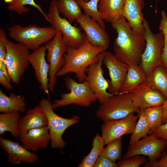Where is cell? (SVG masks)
I'll use <instances>...</instances> for the list:
<instances>
[{
  "instance_id": "cell-40",
  "label": "cell",
  "mask_w": 167,
  "mask_h": 167,
  "mask_svg": "<svg viewBox=\"0 0 167 167\" xmlns=\"http://www.w3.org/2000/svg\"><path fill=\"white\" fill-rule=\"evenodd\" d=\"M162 18L159 27V30L162 32L167 31V15L164 10L161 11Z\"/></svg>"
},
{
  "instance_id": "cell-19",
  "label": "cell",
  "mask_w": 167,
  "mask_h": 167,
  "mask_svg": "<svg viewBox=\"0 0 167 167\" xmlns=\"http://www.w3.org/2000/svg\"><path fill=\"white\" fill-rule=\"evenodd\" d=\"M145 5L144 0H124L122 16L124 17L131 28L144 36L145 19L142 10Z\"/></svg>"
},
{
  "instance_id": "cell-9",
  "label": "cell",
  "mask_w": 167,
  "mask_h": 167,
  "mask_svg": "<svg viewBox=\"0 0 167 167\" xmlns=\"http://www.w3.org/2000/svg\"><path fill=\"white\" fill-rule=\"evenodd\" d=\"M47 15L51 26L62 33L67 47H77L85 41L87 37L84 33L72 25L66 19L61 17L57 10L56 0L51 1Z\"/></svg>"
},
{
  "instance_id": "cell-13",
  "label": "cell",
  "mask_w": 167,
  "mask_h": 167,
  "mask_svg": "<svg viewBox=\"0 0 167 167\" xmlns=\"http://www.w3.org/2000/svg\"><path fill=\"white\" fill-rule=\"evenodd\" d=\"M139 115L131 113L125 118L104 122L101 126V136L106 145L112 140L127 134H131Z\"/></svg>"
},
{
  "instance_id": "cell-39",
  "label": "cell",
  "mask_w": 167,
  "mask_h": 167,
  "mask_svg": "<svg viewBox=\"0 0 167 167\" xmlns=\"http://www.w3.org/2000/svg\"><path fill=\"white\" fill-rule=\"evenodd\" d=\"M162 32L164 36L165 42L161 55V61L167 68V31Z\"/></svg>"
},
{
  "instance_id": "cell-35",
  "label": "cell",
  "mask_w": 167,
  "mask_h": 167,
  "mask_svg": "<svg viewBox=\"0 0 167 167\" xmlns=\"http://www.w3.org/2000/svg\"><path fill=\"white\" fill-rule=\"evenodd\" d=\"M146 159L141 155H138L126 159H121L117 163L119 167H139L145 163Z\"/></svg>"
},
{
  "instance_id": "cell-28",
  "label": "cell",
  "mask_w": 167,
  "mask_h": 167,
  "mask_svg": "<svg viewBox=\"0 0 167 167\" xmlns=\"http://www.w3.org/2000/svg\"><path fill=\"white\" fill-rule=\"evenodd\" d=\"M104 141L101 136L96 134L93 137L92 148L86 156L84 157L79 167H93V166L105 145Z\"/></svg>"
},
{
  "instance_id": "cell-6",
  "label": "cell",
  "mask_w": 167,
  "mask_h": 167,
  "mask_svg": "<svg viewBox=\"0 0 167 167\" xmlns=\"http://www.w3.org/2000/svg\"><path fill=\"white\" fill-rule=\"evenodd\" d=\"M64 82L70 92L63 93L60 99L54 101L52 104L54 109L72 104L88 107L93 102L98 100L86 81L77 82L73 79L67 77Z\"/></svg>"
},
{
  "instance_id": "cell-43",
  "label": "cell",
  "mask_w": 167,
  "mask_h": 167,
  "mask_svg": "<svg viewBox=\"0 0 167 167\" xmlns=\"http://www.w3.org/2000/svg\"><path fill=\"white\" fill-rule=\"evenodd\" d=\"M5 3L9 4L13 2V0H3Z\"/></svg>"
},
{
  "instance_id": "cell-33",
  "label": "cell",
  "mask_w": 167,
  "mask_h": 167,
  "mask_svg": "<svg viewBox=\"0 0 167 167\" xmlns=\"http://www.w3.org/2000/svg\"><path fill=\"white\" fill-rule=\"evenodd\" d=\"M6 32L2 28H0V70L6 75L11 82V79L8 75L5 62L7 51L6 43L8 41Z\"/></svg>"
},
{
  "instance_id": "cell-38",
  "label": "cell",
  "mask_w": 167,
  "mask_h": 167,
  "mask_svg": "<svg viewBox=\"0 0 167 167\" xmlns=\"http://www.w3.org/2000/svg\"><path fill=\"white\" fill-rule=\"evenodd\" d=\"M150 165L152 167H167V153L164 151L160 159L158 161L150 163Z\"/></svg>"
},
{
  "instance_id": "cell-25",
  "label": "cell",
  "mask_w": 167,
  "mask_h": 167,
  "mask_svg": "<svg viewBox=\"0 0 167 167\" xmlns=\"http://www.w3.org/2000/svg\"><path fill=\"white\" fill-rule=\"evenodd\" d=\"M147 81L167 97V68L162 61L147 75Z\"/></svg>"
},
{
  "instance_id": "cell-31",
  "label": "cell",
  "mask_w": 167,
  "mask_h": 167,
  "mask_svg": "<svg viewBox=\"0 0 167 167\" xmlns=\"http://www.w3.org/2000/svg\"><path fill=\"white\" fill-rule=\"evenodd\" d=\"M106 145L105 148H103L100 156L105 157L114 162L121 160L122 152V137L114 139Z\"/></svg>"
},
{
  "instance_id": "cell-24",
  "label": "cell",
  "mask_w": 167,
  "mask_h": 167,
  "mask_svg": "<svg viewBox=\"0 0 167 167\" xmlns=\"http://www.w3.org/2000/svg\"><path fill=\"white\" fill-rule=\"evenodd\" d=\"M26 105L24 96L14 93H11L8 96L0 89V112L1 113L17 112L24 113Z\"/></svg>"
},
{
  "instance_id": "cell-4",
  "label": "cell",
  "mask_w": 167,
  "mask_h": 167,
  "mask_svg": "<svg viewBox=\"0 0 167 167\" xmlns=\"http://www.w3.org/2000/svg\"><path fill=\"white\" fill-rule=\"evenodd\" d=\"M39 105L47 117L51 147L53 148H64L67 143L62 138L63 134L68 127L78 122L79 117L74 115L71 118L68 119L59 116L54 111L52 103L48 99H41Z\"/></svg>"
},
{
  "instance_id": "cell-37",
  "label": "cell",
  "mask_w": 167,
  "mask_h": 167,
  "mask_svg": "<svg viewBox=\"0 0 167 167\" xmlns=\"http://www.w3.org/2000/svg\"><path fill=\"white\" fill-rule=\"evenodd\" d=\"M151 133H154L158 138L167 141V122L151 130Z\"/></svg>"
},
{
  "instance_id": "cell-41",
  "label": "cell",
  "mask_w": 167,
  "mask_h": 167,
  "mask_svg": "<svg viewBox=\"0 0 167 167\" xmlns=\"http://www.w3.org/2000/svg\"><path fill=\"white\" fill-rule=\"evenodd\" d=\"M6 75L3 72L0 70V83L3 87L7 89H12L13 88L10 84Z\"/></svg>"
},
{
  "instance_id": "cell-16",
  "label": "cell",
  "mask_w": 167,
  "mask_h": 167,
  "mask_svg": "<svg viewBox=\"0 0 167 167\" xmlns=\"http://www.w3.org/2000/svg\"><path fill=\"white\" fill-rule=\"evenodd\" d=\"M76 21L93 45L108 49L110 41L109 36L105 29L96 20L83 13Z\"/></svg>"
},
{
  "instance_id": "cell-22",
  "label": "cell",
  "mask_w": 167,
  "mask_h": 167,
  "mask_svg": "<svg viewBox=\"0 0 167 167\" xmlns=\"http://www.w3.org/2000/svg\"><path fill=\"white\" fill-rule=\"evenodd\" d=\"M126 75L119 93H130L147 80V76L139 65H129Z\"/></svg>"
},
{
  "instance_id": "cell-5",
  "label": "cell",
  "mask_w": 167,
  "mask_h": 167,
  "mask_svg": "<svg viewBox=\"0 0 167 167\" xmlns=\"http://www.w3.org/2000/svg\"><path fill=\"white\" fill-rule=\"evenodd\" d=\"M140 111L134 105L130 93H118L113 94L101 104L96 114L104 122L120 119L135 112L139 114Z\"/></svg>"
},
{
  "instance_id": "cell-36",
  "label": "cell",
  "mask_w": 167,
  "mask_h": 167,
  "mask_svg": "<svg viewBox=\"0 0 167 167\" xmlns=\"http://www.w3.org/2000/svg\"><path fill=\"white\" fill-rule=\"evenodd\" d=\"M118 164L108 158L99 156L97 158L93 167H117Z\"/></svg>"
},
{
  "instance_id": "cell-42",
  "label": "cell",
  "mask_w": 167,
  "mask_h": 167,
  "mask_svg": "<svg viewBox=\"0 0 167 167\" xmlns=\"http://www.w3.org/2000/svg\"><path fill=\"white\" fill-rule=\"evenodd\" d=\"M163 124L167 122V97L162 105Z\"/></svg>"
},
{
  "instance_id": "cell-7",
  "label": "cell",
  "mask_w": 167,
  "mask_h": 167,
  "mask_svg": "<svg viewBox=\"0 0 167 167\" xmlns=\"http://www.w3.org/2000/svg\"><path fill=\"white\" fill-rule=\"evenodd\" d=\"M143 24L146 45L139 66L147 76L161 62L165 39L162 32L156 34L152 32L148 22L145 19Z\"/></svg>"
},
{
  "instance_id": "cell-12",
  "label": "cell",
  "mask_w": 167,
  "mask_h": 167,
  "mask_svg": "<svg viewBox=\"0 0 167 167\" xmlns=\"http://www.w3.org/2000/svg\"><path fill=\"white\" fill-rule=\"evenodd\" d=\"M104 52L100 54L98 61L90 65L87 69L86 81L88 83L92 91L96 95L100 103L105 101L114 94L108 92V80L103 76L102 68Z\"/></svg>"
},
{
  "instance_id": "cell-10",
  "label": "cell",
  "mask_w": 167,
  "mask_h": 167,
  "mask_svg": "<svg viewBox=\"0 0 167 167\" xmlns=\"http://www.w3.org/2000/svg\"><path fill=\"white\" fill-rule=\"evenodd\" d=\"M47 49L46 58L49 64V90L54 91L57 81V74L65 63L64 55L67 48L61 32L57 30L53 38L45 45Z\"/></svg>"
},
{
  "instance_id": "cell-32",
  "label": "cell",
  "mask_w": 167,
  "mask_h": 167,
  "mask_svg": "<svg viewBox=\"0 0 167 167\" xmlns=\"http://www.w3.org/2000/svg\"><path fill=\"white\" fill-rule=\"evenodd\" d=\"M143 110L150 129V131L163 124L162 105L149 107Z\"/></svg>"
},
{
  "instance_id": "cell-45",
  "label": "cell",
  "mask_w": 167,
  "mask_h": 167,
  "mask_svg": "<svg viewBox=\"0 0 167 167\" xmlns=\"http://www.w3.org/2000/svg\"><path fill=\"white\" fill-rule=\"evenodd\" d=\"M167 153V149H166V152Z\"/></svg>"
},
{
  "instance_id": "cell-23",
  "label": "cell",
  "mask_w": 167,
  "mask_h": 167,
  "mask_svg": "<svg viewBox=\"0 0 167 167\" xmlns=\"http://www.w3.org/2000/svg\"><path fill=\"white\" fill-rule=\"evenodd\" d=\"M124 0H99L98 9L102 19L111 23L122 16Z\"/></svg>"
},
{
  "instance_id": "cell-34",
  "label": "cell",
  "mask_w": 167,
  "mask_h": 167,
  "mask_svg": "<svg viewBox=\"0 0 167 167\" xmlns=\"http://www.w3.org/2000/svg\"><path fill=\"white\" fill-rule=\"evenodd\" d=\"M13 8L16 11L20 12H24L27 10L25 6L28 5L37 9L41 13H44L41 6L36 3L34 0H13L11 3Z\"/></svg>"
},
{
  "instance_id": "cell-44",
  "label": "cell",
  "mask_w": 167,
  "mask_h": 167,
  "mask_svg": "<svg viewBox=\"0 0 167 167\" xmlns=\"http://www.w3.org/2000/svg\"><path fill=\"white\" fill-rule=\"evenodd\" d=\"M84 0V1H88L89 0Z\"/></svg>"
},
{
  "instance_id": "cell-3",
  "label": "cell",
  "mask_w": 167,
  "mask_h": 167,
  "mask_svg": "<svg viewBox=\"0 0 167 167\" xmlns=\"http://www.w3.org/2000/svg\"><path fill=\"white\" fill-rule=\"evenodd\" d=\"M8 30L11 38L33 51L52 39L57 31L51 26L41 27L35 24L25 27L14 25Z\"/></svg>"
},
{
  "instance_id": "cell-20",
  "label": "cell",
  "mask_w": 167,
  "mask_h": 167,
  "mask_svg": "<svg viewBox=\"0 0 167 167\" xmlns=\"http://www.w3.org/2000/svg\"><path fill=\"white\" fill-rule=\"evenodd\" d=\"M21 144L32 152L46 148L50 141L47 126L30 130L19 136Z\"/></svg>"
},
{
  "instance_id": "cell-15",
  "label": "cell",
  "mask_w": 167,
  "mask_h": 167,
  "mask_svg": "<svg viewBox=\"0 0 167 167\" xmlns=\"http://www.w3.org/2000/svg\"><path fill=\"white\" fill-rule=\"evenodd\" d=\"M103 63L108 69L110 77V80H108L109 92L118 93L127 72L128 65L106 51L104 52Z\"/></svg>"
},
{
  "instance_id": "cell-1",
  "label": "cell",
  "mask_w": 167,
  "mask_h": 167,
  "mask_svg": "<svg viewBox=\"0 0 167 167\" xmlns=\"http://www.w3.org/2000/svg\"><path fill=\"white\" fill-rule=\"evenodd\" d=\"M111 24L117 34L113 45L114 56L128 66L139 65L146 45L144 36L133 30L123 16Z\"/></svg>"
},
{
  "instance_id": "cell-8",
  "label": "cell",
  "mask_w": 167,
  "mask_h": 167,
  "mask_svg": "<svg viewBox=\"0 0 167 167\" xmlns=\"http://www.w3.org/2000/svg\"><path fill=\"white\" fill-rule=\"evenodd\" d=\"M5 62L11 81L18 84L28 68L29 49L21 43L8 40L6 43Z\"/></svg>"
},
{
  "instance_id": "cell-29",
  "label": "cell",
  "mask_w": 167,
  "mask_h": 167,
  "mask_svg": "<svg viewBox=\"0 0 167 167\" xmlns=\"http://www.w3.org/2000/svg\"><path fill=\"white\" fill-rule=\"evenodd\" d=\"M79 5L84 14L96 20L104 29L105 26L104 20L102 19L98 9L99 0H75Z\"/></svg>"
},
{
  "instance_id": "cell-11",
  "label": "cell",
  "mask_w": 167,
  "mask_h": 167,
  "mask_svg": "<svg viewBox=\"0 0 167 167\" xmlns=\"http://www.w3.org/2000/svg\"><path fill=\"white\" fill-rule=\"evenodd\" d=\"M167 146V141L158 138L154 133H151L141 139L129 144L123 159L143 155L148 157L150 163H153L156 161Z\"/></svg>"
},
{
  "instance_id": "cell-21",
  "label": "cell",
  "mask_w": 167,
  "mask_h": 167,
  "mask_svg": "<svg viewBox=\"0 0 167 167\" xmlns=\"http://www.w3.org/2000/svg\"><path fill=\"white\" fill-rule=\"evenodd\" d=\"M47 125L46 115L38 105L33 108L29 109L25 115L20 118L18 125L19 135L30 130Z\"/></svg>"
},
{
  "instance_id": "cell-27",
  "label": "cell",
  "mask_w": 167,
  "mask_h": 167,
  "mask_svg": "<svg viewBox=\"0 0 167 167\" xmlns=\"http://www.w3.org/2000/svg\"><path fill=\"white\" fill-rule=\"evenodd\" d=\"M56 4L59 14L71 24L83 14L82 9L75 0H56Z\"/></svg>"
},
{
  "instance_id": "cell-2",
  "label": "cell",
  "mask_w": 167,
  "mask_h": 167,
  "mask_svg": "<svg viewBox=\"0 0 167 167\" xmlns=\"http://www.w3.org/2000/svg\"><path fill=\"white\" fill-rule=\"evenodd\" d=\"M107 49L93 45L87 38L79 46L67 47L64 54L65 63L57 74V76L62 77L73 73L79 82L85 81L86 71L92 64L97 62L100 54Z\"/></svg>"
},
{
  "instance_id": "cell-14",
  "label": "cell",
  "mask_w": 167,
  "mask_h": 167,
  "mask_svg": "<svg viewBox=\"0 0 167 167\" xmlns=\"http://www.w3.org/2000/svg\"><path fill=\"white\" fill-rule=\"evenodd\" d=\"M134 105L139 109L162 105L166 97L147 81L142 84L130 93Z\"/></svg>"
},
{
  "instance_id": "cell-18",
  "label": "cell",
  "mask_w": 167,
  "mask_h": 167,
  "mask_svg": "<svg viewBox=\"0 0 167 167\" xmlns=\"http://www.w3.org/2000/svg\"><path fill=\"white\" fill-rule=\"evenodd\" d=\"M0 145L8 154V161L13 165H18L22 162L32 164L39 159L34 152L29 151L18 143L10 139L0 137Z\"/></svg>"
},
{
  "instance_id": "cell-17",
  "label": "cell",
  "mask_w": 167,
  "mask_h": 167,
  "mask_svg": "<svg viewBox=\"0 0 167 167\" xmlns=\"http://www.w3.org/2000/svg\"><path fill=\"white\" fill-rule=\"evenodd\" d=\"M46 47L41 46L30 54L29 63L33 68L40 87L45 94L49 95V64L46 58Z\"/></svg>"
},
{
  "instance_id": "cell-30",
  "label": "cell",
  "mask_w": 167,
  "mask_h": 167,
  "mask_svg": "<svg viewBox=\"0 0 167 167\" xmlns=\"http://www.w3.org/2000/svg\"><path fill=\"white\" fill-rule=\"evenodd\" d=\"M138 114L139 119L131 134L129 144L139 141L150 133V129L143 110H141Z\"/></svg>"
},
{
  "instance_id": "cell-26",
  "label": "cell",
  "mask_w": 167,
  "mask_h": 167,
  "mask_svg": "<svg viewBox=\"0 0 167 167\" xmlns=\"http://www.w3.org/2000/svg\"><path fill=\"white\" fill-rule=\"evenodd\" d=\"M19 112H12L0 114V135L2 136L6 132H10L13 137H19L18 125Z\"/></svg>"
}]
</instances>
